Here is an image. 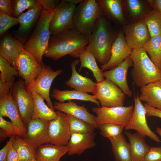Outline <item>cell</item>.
<instances>
[{
  "instance_id": "cell-7",
  "label": "cell",
  "mask_w": 161,
  "mask_h": 161,
  "mask_svg": "<svg viewBox=\"0 0 161 161\" xmlns=\"http://www.w3.org/2000/svg\"><path fill=\"white\" fill-rule=\"evenodd\" d=\"M96 83L93 95L100 102L101 106H124L126 95L116 84L106 79Z\"/></svg>"
},
{
  "instance_id": "cell-3",
  "label": "cell",
  "mask_w": 161,
  "mask_h": 161,
  "mask_svg": "<svg viewBox=\"0 0 161 161\" xmlns=\"http://www.w3.org/2000/svg\"><path fill=\"white\" fill-rule=\"evenodd\" d=\"M133 61L131 72L132 79L138 87L161 80V69L155 64L143 47L132 49L130 55Z\"/></svg>"
},
{
  "instance_id": "cell-46",
  "label": "cell",
  "mask_w": 161,
  "mask_h": 161,
  "mask_svg": "<svg viewBox=\"0 0 161 161\" xmlns=\"http://www.w3.org/2000/svg\"><path fill=\"white\" fill-rule=\"evenodd\" d=\"M43 6V8L47 10H52L60 2L59 0H37Z\"/></svg>"
},
{
  "instance_id": "cell-39",
  "label": "cell",
  "mask_w": 161,
  "mask_h": 161,
  "mask_svg": "<svg viewBox=\"0 0 161 161\" xmlns=\"http://www.w3.org/2000/svg\"><path fill=\"white\" fill-rule=\"evenodd\" d=\"M0 128L7 134L10 136H17L24 138L25 134L19 128L11 121L5 120L0 115Z\"/></svg>"
},
{
  "instance_id": "cell-5",
  "label": "cell",
  "mask_w": 161,
  "mask_h": 161,
  "mask_svg": "<svg viewBox=\"0 0 161 161\" xmlns=\"http://www.w3.org/2000/svg\"><path fill=\"white\" fill-rule=\"evenodd\" d=\"M102 10L96 0H83L75 10V27L89 38L98 20L103 16Z\"/></svg>"
},
{
  "instance_id": "cell-52",
  "label": "cell",
  "mask_w": 161,
  "mask_h": 161,
  "mask_svg": "<svg viewBox=\"0 0 161 161\" xmlns=\"http://www.w3.org/2000/svg\"><path fill=\"white\" fill-rule=\"evenodd\" d=\"M156 132L160 136L161 138V128L157 127L156 128Z\"/></svg>"
},
{
  "instance_id": "cell-40",
  "label": "cell",
  "mask_w": 161,
  "mask_h": 161,
  "mask_svg": "<svg viewBox=\"0 0 161 161\" xmlns=\"http://www.w3.org/2000/svg\"><path fill=\"white\" fill-rule=\"evenodd\" d=\"M18 24V19L8 16L0 11V37L12 27Z\"/></svg>"
},
{
  "instance_id": "cell-25",
  "label": "cell",
  "mask_w": 161,
  "mask_h": 161,
  "mask_svg": "<svg viewBox=\"0 0 161 161\" xmlns=\"http://www.w3.org/2000/svg\"><path fill=\"white\" fill-rule=\"evenodd\" d=\"M68 150L67 145L45 144L36 149L35 159L37 161H60L61 158L67 153Z\"/></svg>"
},
{
  "instance_id": "cell-17",
  "label": "cell",
  "mask_w": 161,
  "mask_h": 161,
  "mask_svg": "<svg viewBox=\"0 0 161 161\" xmlns=\"http://www.w3.org/2000/svg\"><path fill=\"white\" fill-rule=\"evenodd\" d=\"M124 33L126 41L132 49L143 47L150 37L146 25L141 19L126 26Z\"/></svg>"
},
{
  "instance_id": "cell-33",
  "label": "cell",
  "mask_w": 161,
  "mask_h": 161,
  "mask_svg": "<svg viewBox=\"0 0 161 161\" xmlns=\"http://www.w3.org/2000/svg\"><path fill=\"white\" fill-rule=\"evenodd\" d=\"M140 19L146 25L150 37L161 35V13L153 9Z\"/></svg>"
},
{
  "instance_id": "cell-23",
  "label": "cell",
  "mask_w": 161,
  "mask_h": 161,
  "mask_svg": "<svg viewBox=\"0 0 161 161\" xmlns=\"http://www.w3.org/2000/svg\"><path fill=\"white\" fill-rule=\"evenodd\" d=\"M0 115L8 117L26 134L27 126L21 119L17 105L12 97V92L7 96L0 99Z\"/></svg>"
},
{
  "instance_id": "cell-32",
  "label": "cell",
  "mask_w": 161,
  "mask_h": 161,
  "mask_svg": "<svg viewBox=\"0 0 161 161\" xmlns=\"http://www.w3.org/2000/svg\"><path fill=\"white\" fill-rule=\"evenodd\" d=\"M143 48L148 54L151 61L160 69L161 35L150 37Z\"/></svg>"
},
{
  "instance_id": "cell-50",
  "label": "cell",
  "mask_w": 161,
  "mask_h": 161,
  "mask_svg": "<svg viewBox=\"0 0 161 161\" xmlns=\"http://www.w3.org/2000/svg\"><path fill=\"white\" fill-rule=\"evenodd\" d=\"M11 136L7 134L4 131L0 129V143L4 140L7 137H10Z\"/></svg>"
},
{
  "instance_id": "cell-55",
  "label": "cell",
  "mask_w": 161,
  "mask_h": 161,
  "mask_svg": "<svg viewBox=\"0 0 161 161\" xmlns=\"http://www.w3.org/2000/svg\"><path fill=\"white\" fill-rule=\"evenodd\" d=\"M19 161H29L25 160H19Z\"/></svg>"
},
{
  "instance_id": "cell-20",
  "label": "cell",
  "mask_w": 161,
  "mask_h": 161,
  "mask_svg": "<svg viewBox=\"0 0 161 161\" xmlns=\"http://www.w3.org/2000/svg\"><path fill=\"white\" fill-rule=\"evenodd\" d=\"M54 106L55 109L58 111L82 120L98 129V126L95 122V116L89 112L84 105L80 106L69 100L64 103L55 101Z\"/></svg>"
},
{
  "instance_id": "cell-9",
  "label": "cell",
  "mask_w": 161,
  "mask_h": 161,
  "mask_svg": "<svg viewBox=\"0 0 161 161\" xmlns=\"http://www.w3.org/2000/svg\"><path fill=\"white\" fill-rule=\"evenodd\" d=\"M12 96L17 105L21 119L26 125L32 119L34 101L31 90L26 88L23 79L14 82L12 89Z\"/></svg>"
},
{
  "instance_id": "cell-14",
  "label": "cell",
  "mask_w": 161,
  "mask_h": 161,
  "mask_svg": "<svg viewBox=\"0 0 161 161\" xmlns=\"http://www.w3.org/2000/svg\"><path fill=\"white\" fill-rule=\"evenodd\" d=\"M49 122L41 119L30 120L26 125L27 132L23 138L35 150L42 145L50 143Z\"/></svg>"
},
{
  "instance_id": "cell-28",
  "label": "cell",
  "mask_w": 161,
  "mask_h": 161,
  "mask_svg": "<svg viewBox=\"0 0 161 161\" xmlns=\"http://www.w3.org/2000/svg\"><path fill=\"white\" fill-rule=\"evenodd\" d=\"M51 96L60 103H64L66 101H68L71 100H79L90 101L95 103L98 107H100V102L93 95L74 89L72 90H60L55 88Z\"/></svg>"
},
{
  "instance_id": "cell-27",
  "label": "cell",
  "mask_w": 161,
  "mask_h": 161,
  "mask_svg": "<svg viewBox=\"0 0 161 161\" xmlns=\"http://www.w3.org/2000/svg\"><path fill=\"white\" fill-rule=\"evenodd\" d=\"M100 4L104 16L114 23H122L124 18L122 1L121 0H96Z\"/></svg>"
},
{
  "instance_id": "cell-12",
  "label": "cell",
  "mask_w": 161,
  "mask_h": 161,
  "mask_svg": "<svg viewBox=\"0 0 161 161\" xmlns=\"http://www.w3.org/2000/svg\"><path fill=\"white\" fill-rule=\"evenodd\" d=\"M57 118L50 121L49 135L50 143L58 146L66 145L71 137V131L68 115L62 112H56Z\"/></svg>"
},
{
  "instance_id": "cell-43",
  "label": "cell",
  "mask_w": 161,
  "mask_h": 161,
  "mask_svg": "<svg viewBox=\"0 0 161 161\" xmlns=\"http://www.w3.org/2000/svg\"><path fill=\"white\" fill-rule=\"evenodd\" d=\"M0 10L5 14L13 17L12 0H0Z\"/></svg>"
},
{
  "instance_id": "cell-41",
  "label": "cell",
  "mask_w": 161,
  "mask_h": 161,
  "mask_svg": "<svg viewBox=\"0 0 161 161\" xmlns=\"http://www.w3.org/2000/svg\"><path fill=\"white\" fill-rule=\"evenodd\" d=\"M127 7L131 15L134 17L137 18L143 16L144 7L140 1L127 0L126 1Z\"/></svg>"
},
{
  "instance_id": "cell-15",
  "label": "cell",
  "mask_w": 161,
  "mask_h": 161,
  "mask_svg": "<svg viewBox=\"0 0 161 161\" xmlns=\"http://www.w3.org/2000/svg\"><path fill=\"white\" fill-rule=\"evenodd\" d=\"M43 9L42 5L38 2L33 7L22 14L18 18V28L16 30L13 31V36L24 45L29 38L32 28L36 24Z\"/></svg>"
},
{
  "instance_id": "cell-31",
  "label": "cell",
  "mask_w": 161,
  "mask_h": 161,
  "mask_svg": "<svg viewBox=\"0 0 161 161\" xmlns=\"http://www.w3.org/2000/svg\"><path fill=\"white\" fill-rule=\"evenodd\" d=\"M110 141L115 161H131L130 144L123 134Z\"/></svg>"
},
{
  "instance_id": "cell-53",
  "label": "cell",
  "mask_w": 161,
  "mask_h": 161,
  "mask_svg": "<svg viewBox=\"0 0 161 161\" xmlns=\"http://www.w3.org/2000/svg\"><path fill=\"white\" fill-rule=\"evenodd\" d=\"M149 4H150V6L154 8V0H149L147 1Z\"/></svg>"
},
{
  "instance_id": "cell-34",
  "label": "cell",
  "mask_w": 161,
  "mask_h": 161,
  "mask_svg": "<svg viewBox=\"0 0 161 161\" xmlns=\"http://www.w3.org/2000/svg\"><path fill=\"white\" fill-rule=\"evenodd\" d=\"M13 146L18 154L19 160L31 161L35 159V149L22 138L15 136Z\"/></svg>"
},
{
  "instance_id": "cell-54",
  "label": "cell",
  "mask_w": 161,
  "mask_h": 161,
  "mask_svg": "<svg viewBox=\"0 0 161 161\" xmlns=\"http://www.w3.org/2000/svg\"><path fill=\"white\" fill-rule=\"evenodd\" d=\"M31 161H37L35 159H33Z\"/></svg>"
},
{
  "instance_id": "cell-48",
  "label": "cell",
  "mask_w": 161,
  "mask_h": 161,
  "mask_svg": "<svg viewBox=\"0 0 161 161\" xmlns=\"http://www.w3.org/2000/svg\"><path fill=\"white\" fill-rule=\"evenodd\" d=\"M6 161H19L18 154L13 145L8 151Z\"/></svg>"
},
{
  "instance_id": "cell-21",
  "label": "cell",
  "mask_w": 161,
  "mask_h": 161,
  "mask_svg": "<svg viewBox=\"0 0 161 161\" xmlns=\"http://www.w3.org/2000/svg\"><path fill=\"white\" fill-rule=\"evenodd\" d=\"M79 60L76 59L71 63V67L72 74L70 78L65 82V84L76 90L84 93H94L97 83L91 79L80 75L76 70V66L78 64Z\"/></svg>"
},
{
  "instance_id": "cell-16",
  "label": "cell",
  "mask_w": 161,
  "mask_h": 161,
  "mask_svg": "<svg viewBox=\"0 0 161 161\" xmlns=\"http://www.w3.org/2000/svg\"><path fill=\"white\" fill-rule=\"evenodd\" d=\"M132 50L127 44L122 31H120L113 44L111 58L107 63L101 65L102 70L107 71L116 67L130 55Z\"/></svg>"
},
{
  "instance_id": "cell-26",
  "label": "cell",
  "mask_w": 161,
  "mask_h": 161,
  "mask_svg": "<svg viewBox=\"0 0 161 161\" xmlns=\"http://www.w3.org/2000/svg\"><path fill=\"white\" fill-rule=\"evenodd\" d=\"M130 143L131 161H143L150 147L145 142V137L137 132L134 133L126 131Z\"/></svg>"
},
{
  "instance_id": "cell-45",
  "label": "cell",
  "mask_w": 161,
  "mask_h": 161,
  "mask_svg": "<svg viewBox=\"0 0 161 161\" xmlns=\"http://www.w3.org/2000/svg\"><path fill=\"white\" fill-rule=\"evenodd\" d=\"M15 135H12L5 146L0 151V161H6L8 151L13 145L15 138Z\"/></svg>"
},
{
  "instance_id": "cell-11",
  "label": "cell",
  "mask_w": 161,
  "mask_h": 161,
  "mask_svg": "<svg viewBox=\"0 0 161 161\" xmlns=\"http://www.w3.org/2000/svg\"><path fill=\"white\" fill-rule=\"evenodd\" d=\"M146 111L145 106L140 100L139 96H134V110L129 123L125 127L126 130H134L145 137H148L157 142H160L157 135L151 130L146 120Z\"/></svg>"
},
{
  "instance_id": "cell-38",
  "label": "cell",
  "mask_w": 161,
  "mask_h": 161,
  "mask_svg": "<svg viewBox=\"0 0 161 161\" xmlns=\"http://www.w3.org/2000/svg\"><path fill=\"white\" fill-rule=\"evenodd\" d=\"M38 3L35 0H13V17L18 18L26 9H29Z\"/></svg>"
},
{
  "instance_id": "cell-47",
  "label": "cell",
  "mask_w": 161,
  "mask_h": 161,
  "mask_svg": "<svg viewBox=\"0 0 161 161\" xmlns=\"http://www.w3.org/2000/svg\"><path fill=\"white\" fill-rule=\"evenodd\" d=\"M146 111V116H154L161 118V110L148 106L144 104Z\"/></svg>"
},
{
  "instance_id": "cell-1",
  "label": "cell",
  "mask_w": 161,
  "mask_h": 161,
  "mask_svg": "<svg viewBox=\"0 0 161 161\" xmlns=\"http://www.w3.org/2000/svg\"><path fill=\"white\" fill-rule=\"evenodd\" d=\"M89 42V38L75 27L66 30L52 35L44 56L55 61L67 55L79 58Z\"/></svg>"
},
{
  "instance_id": "cell-24",
  "label": "cell",
  "mask_w": 161,
  "mask_h": 161,
  "mask_svg": "<svg viewBox=\"0 0 161 161\" xmlns=\"http://www.w3.org/2000/svg\"><path fill=\"white\" fill-rule=\"evenodd\" d=\"M141 101L151 107L161 110V80L148 83L140 89Z\"/></svg>"
},
{
  "instance_id": "cell-6",
  "label": "cell",
  "mask_w": 161,
  "mask_h": 161,
  "mask_svg": "<svg viewBox=\"0 0 161 161\" xmlns=\"http://www.w3.org/2000/svg\"><path fill=\"white\" fill-rule=\"evenodd\" d=\"M77 5L61 0L53 9L49 24L50 35L75 28L73 17Z\"/></svg>"
},
{
  "instance_id": "cell-42",
  "label": "cell",
  "mask_w": 161,
  "mask_h": 161,
  "mask_svg": "<svg viewBox=\"0 0 161 161\" xmlns=\"http://www.w3.org/2000/svg\"><path fill=\"white\" fill-rule=\"evenodd\" d=\"M143 161H161V147H150Z\"/></svg>"
},
{
  "instance_id": "cell-29",
  "label": "cell",
  "mask_w": 161,
  "mask_h": 161,
  "mask_svg": "<svg viewBox=\"0 0 161 161\" xmlns=\"http://www.w3.org/2000/svg\"><path fill=\"white\" fill-rule=\"evenodd\" d=\"M34 99L33 113L31 119H41L50 121L56 119L58 115L56 112L53 111L45 103L44 98L36 93L30 88Z\"/></svg>"
},
{
  "instance_id": "cell-13",
  "label": "cell",
  "mask_w": 161,
  "mask_h": 161,
  "mask_svg": "<svg viewBox=\"0 0 161 161\" xmlns=\"http://www.w3.org/2000/svg\"><path fill=\"white\" fill-rule=\"evenodd\" d=\"M41 64L42 68L41 73L31 86L27 88H32L36 93L43 97L47 101L48 106L55 111L54 104L49 96L50 88L53 80L62 73L63 70L59 69L54 71L50 66L46 65L43 62Z\"/></svg>"
},
{
  "instance_id": "cell-37",
  "label": "cell",
  "mask_w": 161,
  "mask_h": 161,
  "mask_svg": "<svg viewBox=\"0 0 161 161\" xmlns=\"http://www.w3.org/2000/svg\"><path fill=\"white\" fill-rule=\"evenodd\" d=\"M68 115L72 134H86L94 132L96 128L90 124L72 116Z\"/></svg>"
},
{
  "instance_id": "cell-18",
  "label": "cell",
  "mask_w": 161,
  "mask_h": 161,
  "mask_svg": "<svg viewBox=\"0 0 161 161\" xmlns=\"http://www.w3.org/2000/svg\"><path fill=\"white\" fill-rule=\"evenodd\" d=\"M133 61L130 56L116 67L103 72L104 77L116 84L126 95L131 97L132 92L127 81V74L130 67L132 66Z\"/></svg>"
},
{
  "instance_id": "cell-19",
  "label": "cell",
  "mask_w": 161,
  "mask_h": 161,
  "mask_svg": "<svg viewBox=\"0 0 161 161\" xmlns=\"http://www.w3.org/2000/svg\"><path fill=\"white\" fill-rule=\"evenodd\" d=\"M1 38L0 55L16 68L17 58L21 51L24 48V45L8 31Z\"/></svg>"
},
{
  "instance_id": "cell-51",
  "label": "cell",
  "mask_w": 161,
  "mask_h": 161,
  "mask_svg": "<svg viewBox=\"0 0 161 161\" xmlns=\"http://www.w3.org/2000/svg\"><path fill=\"white\" fill-rule=\"evenodd\" d=\"M66 1L73 4L77 5L83 0H65Z\"/></svg>"
},
{
  "instance_id": "cell-56",
  "label": "cell",
  "mask_w": 161,
  "mask_h": 161,
  "mask_svg": "<svg viewBox=\"0 0 161 161\" xmlns=\"http://www.w3.org/2000/svg\"><path fill=\"white\" fill-rule=\"evenodd\" d=\"M160 69H161V68H160Z\"/></svg>"
},
{
  "instance_id": "cell-49",
  "label": "cell",
  "mask_w": 161,
  "mask_h": 161,
  "mask_svg": "<svg viewBox=\"0 0 161 161\" xmlns=\"http://www.w3.org/2000/svg\"><path fill=\"white\" fill-rule=\"evenodd\" d=\"M153 9L161 13V0H154Z\"/></svg>"
},
{
  "instance_id": "cell-22",
  "label": "cell",
  "mask_w": 161,
  "mask_h": 161,
  "mask_svg": "<svg viewBox=\"0 0 161 161\" xmlns=\"http://www.w3.org/2000/svg\"><path fill=\"white\" fill-rule=\"evenodd\" d=\"M95 133L72 134L66 145L69 155H80L86 150L92 148L96 145Z\"/></svg>"
},
{
  "instance_id": "cell-8",
  "label": "cell",
  "mask_w": 161,
  "mask_h": 161,
  "mask_svg": "<svg viewBox=\"0 0 161 161\" xmlns=\"http://www.w3.org/2000/svg\"><path fill=\"white\" fill-rule=\"evenodd\" d=\"M134 106H105L93 107L92 110L96 115L95 122L98 126L103 123H110L123 125L126 126L129 123L132 116Z\"/></svg>"
},
{
  "instance_id": "cell-4",
  "label": "cell",
  "mask_w": 161,
  "mask_h": 161,
  "mask_svg": "<svg viewBox=\"0 0 161 161\" xmlns=\"http://www.w3.org/2000/svg\"><path fill=\"white\" fill-rule=\"evenodd\" d=\"M53 9H43L35 28L24 46V48L32 53L41 64L50 38L49 24Z\"/></svg>"
},
{
  "instance_id": "cell-36",
  "label": "cell",
  "mask_w": 161,
  "mask_h": 161,
  "mask_svg": "<svg viewBox=\"0 0 161 161\" xmlns=\"http://www.w3.org/2000/svg\"><path fill=\"white\" fill-rule=\"evenodd\" d=\"M0 80L2 81L14 83L15 77L19 75L17 69L12 66L0 55Z\"/></svg>"
},
{
  "instance_id": "cell-44",
  "label": "cell",
  "mask_w": 161,
  "mask_h": 161,
  "mask_svg": "<svg viewBox=\"0 0 161 161\" xmlns=\"http://www.w3.org/2000/svg\"><path fill=\"white\" fill-rule=\"evenodd\" d=\"M14 83L5 82L0 80V99L6 97L12 92Z\"/></svg>"
},
{
  "instance_id": "cell-30",
  "label": "cell",
  "mask_w": 161,
  "mask_h": 161,
  "mask_svg": "<svg viewBox=\"0 0 161 161\" xmlns=\"http://www.w3.org/2000/svg\"><path fill=\"white\" fill-rule=\"evenodd\" d=\"M80 63L78 71L80 72L83 68H86L91 70L94 76L98 82L104 80L103 72L98 66L96 59L93 52L85 48L81 52L79 56Z\"/></svg>"
},
{
  "instance_id": "cell-10",
  "label": "cell",
  "mask_w": 161,
  "mask_h": 161,
  "mask_svg": "<svg viewBox=\"0 0 161 161\" xmlns=\"http://www.w3.org/2000/svg\"><path fill=\"white\" fill-rule=\"evenodd\" d=\"M16 68L27 88L31 86L42 69L41 64L38 62L32 54L24 48L18 55Z\"/></svg>"
},
{
  "instance_id": "cell-2",
  "label": "cell",
  "mask_w": 161,
  "mask_h": 161,
  "mask_svg": "<svg viewBox=\"0 0 161 161\" xmlns=\"http://www.w3.org/2000/svg\"><path fill=\"white\" fill-rule=\"evenodd\" d=\"M118 33L103 16L96 22L85 48L93 52L98 62L105 64L111 58L112 47Z\"/></svg>"
},
{
  "instance_id": "cell-35",
  "label": "cell",
  "mask_w": 161,
  "mask_h": 161,
  "mask_svg": "<svg viewBox=\"0 0 161 161\" xmlns=\"http://www.w3.org/2000/svg\"><path fill=\"white\" fill-rule=\"evenodd\" d=\"M126 126L113 123H104L98 125L100 134L111 140L115 139L122 134Z\"/></svg>"
}]
</instances>
